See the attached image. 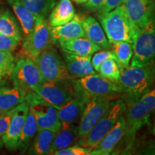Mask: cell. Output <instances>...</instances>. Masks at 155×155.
<instances>
[{
  "label": "cell",
  "mask_w": 155,
  "mask_h": 155,
  "mask_svg": "<svg viewBox=\"0 0 155 155\" xmlns=\"http://www.w3.org/2000/svg\"><path fill=\"white\" fill-rule=\"evenodd\" d=\"M154 80L155 65L152 63L142 67L128 66L121 71L116 83L121 92L127 94L133 103L150 91Z\"/></svg>",
  "instance_id": "cell-1"
},
{
  "label": "cell",
  "mask_w": 155,
  "mask_h": 155,
  "mask_svg": "<svg viewBox=\"0 0 155 155\" xmlns=\"http://www.w3.org/2000/svg\"><path fill=\"white\" fill-rule=\"evenodd\" d=\"M101 15V23L110 43L125 41L133 44L139 31L132 25L121 6Z\"/></svg>",
  "instance_id": "cell-2"
},
{
  "label": "cell",
  "mask_w": 155,
  "mask_h": 155,
  "mask_svg": "<svg viewBox=\"0 0 155 155\" xmlns=\"http://www.w3.org/2000/svg\"><path fill=\"white\" fill-rule=\"evenodd\" d=\"M155 109V88L148 91L133 103L126 114V133L134 138L136 133L146 123L150 114Z\"/></svg>",
  "instance_id": "cell-3"
},
{
  "label": "cell",
  "mask_w": 155,
  "mask_h": 155,
  "mask_svg": "<svg viewBox=\"0 0 155 155\" xmlns=\"http://www.w3.org/2000/svg\"><path fill=\"white\" fill-rule=\"evenodd\" d=\"M155 62V17L141 30L133 42L130 66L142 67Z\"/></svg>",
  "instance_id": "cell-4"
},
{
  "label": "cell",
  "mask_w": 155,
  "mask_h": 155,
  "mask_svg": "<svg viewBox=\"0 0 155 155\" xmlns=\"http://www.w3.org/2000/svg\"><path fill=\"white\" fill-rule=\"evenodd\" d=\"M25 101L35 117L38 130L48 129L56 133L61 129L62 122L57 108L45 102L33 90L25 93Z\"/></svg>",
  "instance_id": "cell-5"
},
{
  "label": "cell",
  "mask_w": 155,
  "mask_h": 155,
  "mask_svg": "<svg viewBox=\"0 0 155 155\" xmlns=\"http://www.w3.org/2000/svg\"><path fill=\"white\" fill-rule=\"evenodd\" d=\"M33 91L45 102L58 110L78 93L74 80L66 81H44Z\"/></svg>",
  "instance_id": "cell-6"
},
{
  "label": "cell",
  "mask_w": 155,
  "mask_h": 155,
  "mask_svg": "<svg viewBox=\"0 0 155 155\" xmlns=\"http://www.w3.org/2000/svg\"><path fill=\"white\" fill-rule=\"evenodd\" d=\"M44 81H66L74 80L66 65L55 49L49 46L33 59Z\"/></svg>",
  "instance_id": "cell-7"
},
{
  "label": "cell",
  "mask_w": 155,
  "mask_h": 155,
  "mask_svg": "<svg viewBox=\"0 0 155 155\" xmlns=\"http://www.w3.org/2000/svg\"><path fill=\"white\" fill-rule=\"evenodd\" d=\"M125 111L126 105L123 101H113L111 106L101 119L97 122L85 137H81L82 141H79L80 144L81 146L83 145L85 148L93 150L114 127Z\"/></svg>",
  "instance_id": "cell-8"
},
{
  "label": "cell",
  "mask_w": 155,
  "mask_h": 155,
  "mask_svg": "<svg viewBox=\"0 0 155 155\" xmlns=\"http://www.w3.org/2000/svg\"><path fill=\"white\" fill-rule=\"evenodd\" d=\"M14 86L26 93L44 81L40 69L30 58H22L15 64L11 75Z\"/></svg>",
  "instance_id": "cell-9"
},
{
  "label": "cell",
  "mask_w": 155,
  "mask_h": 155,
  "mask_svg": "<svg viewBox=\"0 0 155 155\" xmlns=\"http://www.w3.org/2000/svg\"><path fill=\"white\" fill-rule=\"evenodd\" d=\"M113 101L107 96L91 97L81 116L78 135L85 137L111 107Z\"/></svg>",
  "instance_id": "cell-10"
},
{
  "label": "cell",
  "mask_w": 155,
  "mask_h": 155,
  "mask_svg": "<svg viewBox=\"0 0 155 155\" xmlns=\"http://www.w3.org/2000/svg\"><path fill=\"white\" fill-rule=\"evenodd\" d=\"M52 43L50 36V25L45 17L38 16L35 28L30 35L25 38L22 52L25 57L33 60Z\"/></svg>",
  "instance_id": "cell-11"
},
{
  "label": "cell",
  "mask_w": 155,
  "mask_h": 155,
  "mask_svg": "<svg viewBox=\"0 0 155 155\" xmlns=\"http://www.w3.org/2000/svg\"><path fill=\"white\" fill-rule=\"evenodd\" d=\"M74 83L79 91L91 98L108 96L111 94L121 92V89L117 83L96 73L79 78L78 80H74Z\"/></svg>",
  "instance_id": "cell-12"
},
{
  "label": "cell",
  "mask_w": 155,
  "mask_h": 155,
  "mask_svg": "<svg viewBox=\"0 0 155 155\" xmlns=\"http://www.w3.org/2000/svg\"><path fill=\"white\" fill-rule=\"evenodd\" d=\"M121 7L139 32L155 17V0H125Z\"/></svg>",
  "instance_id": "cell-13"
},
{
  "label": "cell",
  "mask_w": 155,
  "mask_h": 155,
  "mask_svg": "<svg viewBox=\"0 0 155 155\" xmlns=\"http://www.w3.org/2000/svg\"><path fill=\"white\" fill-rule=\"evenodd\" d=\"M29 109L30 108L27 102L23 101L12 110L9 127L2 137L4 145L9 150H17L19 139L22 133Z\"/></svg>",
  "instance_id": "cell-14"
},
{
  "label": "cell",
  "mask_w": 155,
  "mask_h": 155,
  "mask_svg": "<svg viewBox=\"0 0 155 155\" xmlns=\"http://www.w3.org/2000/svg\"><path fill=\"white\" fill-rule=\"evenodd\" d=\"M126 133V119L121 116L110 131L101 141L91 150L92 154L107 155L111 154L116 145L119 144Z\"/></svg>",
  "instance_id": "cell-15"
},
{
  "label": "cell",
  "mask_w": 155,
  "mask_h": 155,
  "mask_svg": "<svg viewBox=\"0 0 155 155\" xmlns=\"http://www.w3.org/2000/svg\"><path fill=\"white\" fill-rule=\"evenodd\" d=\"M80 16L75 15L73 18L63 25L57 27L50 26V36L51 42L55 44L61 40H71L85 37Z\"/></svg>",
  "instance_id": "cell-16"
},
{
  "label": "cell",
  "mask_w": 155,
  "mask_h": 155,
  "mask_svg": "<svg viewBox=\"0 0 155 155\" xmlns=\"http://www.w3.org/2000/svg\"><path fill=\"white\" fill-rule=\"evenodd\" d=\"M91 97L79 91L68 102L58 110V116L61 122L74 123L81 117Z\"/></svg>",
  "instance_id": "cell-17"
},
{
  "label": "cell",
  "mask_w": 155,
  "mask_h": 155,
  "mask_svg": "<svg viewBox=\"0 0 155 155\" xmlns=\"http://www.w3.org/2000/svg\"><path fill=\"white\" fill-rule=\"evenodd\" d=\"M64 53L80 56H91L101 50L100 46L91 41L86 37H81L71 40H61L58 42Z\"/></svg>",
  "instance_id": "cell-18"
},
{
  "label": "cell",
  "mask_w": 155,
  "mask_h": 155,
  "mask_svg": "<svg viewBox=\"0 0 155 155\" xmlns=\"http://www.w3.org/2000/svg\"><path fill=\"white\" fill-rule=\"evenodd\" d=\"M65 65L73 78H82L96 73L91 63V56H80L65 53Z\"/></svg>",
  "instance_id": "cell-19"
},
{
  "label": "cell",
  "mask_w": 155,
  "mask_h": 155,
  "mask_svg": "<svg viewBox=\"0 0 155 155\" xmlns=\"http://www.w3.org/2000/svg\"><path fill=\"white\" fill-rule=\"evenodd\" d=\"M81 23L86 38L101 48L110 49L111 44L106 38L102 26L96 19L91 16L84 17L81 19Z\"/></svg>",
  "instance_id": "cell-20"
},
{
  "label": "cell",
  "mask_w": 155,
  "mask_h": 155,
  "mask_svg": "<svg viewBox=\"0 0 155 155\" xmlns=\"http://www.w3.org/2000/svg\"><path fill=\"white\" fill-rule=\"evenodd\" d=\"M78 137V127L73 123L62 122L61 129L55 133L50 154L56 150L72 146Z\"/></svg>",
  "instance_id": "cell-21"
},
{
  "label": "cell",
  "mask_w": 155,
  "mask_h": 155,
  "mask_svg": "<svg viewBox=\"0 0 155 155\" xmlns=\"http://www.w3.org/2000/svg\"><path fill=\"white\" fill-rule=\"evenodd\" d=\"M75 9L71 0H60L50 12L49 25L57 27L71 21L75 16Z\"/></svg>",
  "instance_id": "cell-22"
},
{
  "label": "cell",
  "mask_w": 155,
  "mask_h": 155,
  "mask_svg": "<svg viewBox=\"0 0 155 155\" xmlns=\"http://www.w3.org/2000/svg\"><path fill=\"white\" fill-rule=\"evenodd\" d=\"M21 25L25 38L30 35L36 23L37 16L32 14L20 0H7Z\"/></svg>",
  "instance_id": "cell-23"
},
{
  "label": "cell",
  "mask_w": 155,
  "mask_h": 155,
  "mask_svg": "<svg viewBox=\"0 0 155 155\" xmlns=\"http://www.w3.org/2000/svg\"><path fill=\"white\" fill-rule=\"evenodd\" d=\"M25 92L16 86L0 88V113L10 111L25 101Z\"/></svg>",
  "instance_id": "cell-24"
},
{
  "label": "cell",
  "mask_w": 155,
  "mask_h": 155,
  "mask_svg": "<svg viewBox=\"0 0 155 155\" xmlns=\"http://www.w3.org/2000/svg\"><path fill=\"white\" fill-rule=\"evenodd\" d=\"M55 132L48 129L38 130L29 153L36 155L50 154Z\"/></svg>",
  "instance_id": "cell-25"
},
{
  "label": "cell",
  "mask_w": 155,
  "mask_h": 155,
  "mask_svg": "<svg viewBox=\"0 0 155 155\" xmlns=\"http://www.w3.org/2000/svg\"><path fill=\"white\" fill-rule=\"evenodd\" d=\"M0 34L12 37L19 42L22 40L20 28L9 9L0 12Z\"/></svg>",
  "instance_id": "cell-26"
},
{
  "label": "cell",
  "mask_w": 155,
  "mask_h": 155,
  "mask_svg": "<svg viewBox=\"0 0 155 155\" xmlns=\"http://www.w3.org/2000/svg\"><path fill=\"white\" fill-rule=\"evenodd\" d=\"M38 131V129L35 117L34 114L32 113V111L29 109L25 124L23 126L22 133H21L20 137L19 139L17 149H19L21 151L24 152L28 148L30 141L33 139Z\"/></svg>",
  "instance_id": "cell-27"
},
{
  "label": "cell",
  "mask_w": 155,
  "mask_h": 155,
  "mask_svg": "<svg viewBox=\"0 0 155 155\" xmlns=\"http://www.w3.org/2000/svg\"><path fill=\"white\" fill-rule=\"evenodd\" d=\"M115 61L121 71L129 66L133 55V44L129 42H118L114 43L113 50Z\"/></svg>",
  "instance_id": "cell-28"
},
{
  "label": "cell",
  "mask_w": 155,
  "mask_h": 155,
  "mask_svg": "<svg viewBox=\"0 0 155 155\" xmlns=\"http://www.w3.org/2000/svg\"><path fill=\"white\" fill-rule=\"evenodd\" d=\"M32 14L45 17L55 5V0H20Z\"/></svg>",
  "instance_id": "cell-29"
},
{
  "label": "cell",
  "mask_w": 155,
  "mask_h": 155,
  "mask_svg": "<svg viewBox=\"0 0 155 155\" xmlns=\"http://www.w3.org/2000/svg\"><path fill=\"white\" fill-rule=\"evenodd\" d=\"M15 65V60L12 52L0 51V86L11 78Z\"/></svg>",
  "instance_id": "cell-30"
},
{
  "label": "cell",
  "mask_w": 155,
  "mask_h": 155,
  "mask_svg": "<svg viewBox=\"0 0 155 155\" xmlns=\"http://www.w3.org/2000/svg\"><path fill=\"white\" fill-rule=\"evenodd\" d=\"M100 75L108 80L116 83L119 81L121 70L114 59L109 58L103 62L98 68Z\"/></svg>",
  "instance_id": "cell-31"
},
{
  "label": "cell",
  "mask_w": 155,
  "mask_h": 155,
  "mask_svg": "<svg viewBox=\"0 0 155 155\" xmlns=\"http://www.w3.org/2000/svg\"><path fill=\"white\" fill-rule=\"evenodd\" d=\"M53 154L55 155H90L91 150L80 146H72L56 150Z\"/></svg>",
  "instance_id": "cell-32"
},
{
  "label": "cell",
  "mask_w": 155,
  "mask_h": 155,
  "mask_svg": "<svg viewBox=\"0 0 155 155\" xmlns=\"http://www.w3.org/2000/svg\"><path fill=\"white\" fill-rule=\"evenodd\" d=\"M109 58H112V59L115 60V55L113 51L111 50H102V51H99L98 50V53H96L94 55V57L91 58V63L94 68L96 70V71H98L100 65H101L103 62L106 61L107 59Z\"/></svg>",
  "instance_id": "cell-33"
},
{
  "label": "cell",
  "mask_w": 155,
  "mask_h": 155,
  "mask_svg": "<svg viewBox=\"0 0 155 155\" xmlns=\"http://www.w3.org/2000/svg\"><path fill=\"white\" fill-rule=\"evenodd\" d=\"M19 42L12 37L0 34V51L12 52L16 49Z\"/></svg>",
  "instance_id": "cell-34"
},
{
  "label": "cell",
  "mask_w": 155,
  "mask_h": 155,
  "mask_svg": "<svg viewBox=\"0 0 155 155\" xmlns=\"http://www.w3.org/2000/svg\"><path fill=\"white\" fill-rule=\"evenodd\" d=\"M125 0H104L101 8L100 9V12L101 14L108 12L113 10L114 9L121 6Z\"/></svg>",
  "instance_id": "cell-35"
},
{
  "label": "cell",
  "mask_w": 155,
  "mask_h": 155,
  "mask_svg": "<svg viewBox=\"0 0 155 155\" xmlns=\"http://www.w3.org/2000/svg\"><path fill=\"white\" fill-rule=\"evenodd\" d=\"M12 115V111L6 113H0V138L6 132L9 127Z\"/></svg>",
  "instance_id": "cell-36"
},
{
  "label": "cell",
  "mask_w": 155,
  "mask_h": 155,
  "mask_svg": "<svg viewBox=\"0 0 155 155\" xmlns=\"http://www.w3.org/2000/svg\"><path fill=\"white\" fill-rule=\"evenodd\" d=\"M104 0H88V2L86 4V7L93 11H99L104 4Z\"/></svg>",
  "instance_id": "cell-37"
},
{
  "label": "cell",
  "mask_w": 155,
  "mask_h": 155,
  "mask_svg": "<svg viewBox=\"0 0 155 155\" xmlns=\"http://www.w3.org/2000/svg\"><path fill=\"white\" fill-rule=\"evenodd\" d=\"M73 1L78 5H82V4H86L88 0H73Z\"/></svg>",
  "instance_id": "cell-38"
},
{
  "label": "cell",
  "mask_w": 155,
  "mask_h": 155,
  "mask_svg": "<svg viewBox=\"0 0 155 155\" xmlns=\"http://www.w3.org/2000/svg\"><path fill=\"white\" fill-rule=\"evenodd\" d=\"M152 132H153V134L155 136V123H154V127H153V130H152Z\"/></svg>",
  "instance_id": "cell-39"
}]
</instances>
